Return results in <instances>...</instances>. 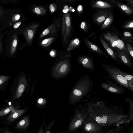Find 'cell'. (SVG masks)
I'll list each match as a JSON object with an SVG mask.
<instances>
[{
  "label": "cell",
  "mask_w": 133,
  "mask_h": 133,
  "mask_svg": "<svg viewBox=\"0 0 133 133\" xmlns=\"http://www.w3.org/2000/svg\"><path fill=\"white\" fill-rule=\"evenodd\" d=\"M69 69L70 65L67 61L61 62L54 68L53 71L54 76L57 77H61L65 75Z\"/></svg>",
  "instance_id": "obj_9"
},
{
  "label": "cell",
  "mask_w": 133,
  "mask_h": 133,
  "mask_svg": "<svg viewBox=\"0 0 133 133\" xmlns=\"http://www.w3.org/2000/svg\"><path fill=\"white\" fill-rule=\"evenodd\" d=\"M125 99L129 105V122L130 123L133 120V99L128 97Z\"/></svg>",
  "instance_id": "obj_17"
},
{
  "label": "cell",
  "mask_w": 133,
  "mask_h": 133,
  "mask_svg": "<svg viewBox=\"0 0 133 133\" xmlns=\"http://www.w3.org/2000/svg\"><path fill=\"white\" fill-rule=\"evenodd\" d=\"M21 23V22H17L14 25L13 27L15 29L17 28L20 26Z\"/></svg>",
  "instance_id": "obj_35"
},
{
  "label": "cell",
  "mask_w": 133,
  "mask_h": 133,
  "mask_svg": "<svg viewBox=\"0 0 133 133\" xmlns=\"http://www.w3.org/2000/svg\"><path fill=\"white\" fill-rule=\"evenodd\" d=\"M77 10L79 13H81L83 12V7L81 5H79L77 8Z\"/></svg>",
  "instance_id": "obj_36"
},
{
  "label": "cell",
  "mask_w": 133,
  "mask_h": 133,
  "mask_svg": "<svg viewBox=\"0 0 133 133\" xmlns=\"http://www.w3.org/2000/svg\"><path fill=\"white\" fill-rule=\"evenodd\" d=\"M117 5L121 9L127 14L131 15L132 14L133 9L129 6L118 3H117Z\"/></svg>",
  "instance_id": "obj_23"
},
{
  "label": "cell",
  "mask_w": 133,
  "mask_h": 133,
  "mask_svg": "<svg viewBox=\"0 0 133 133\" xmlns=\"http://www.w3.org/2000/svg\"><path fill=\"white\" fill-rule=\"evenodd\" d=\"M130 133H133V126H132L130 128Z\"/></svg>",
  "instance_id": "obj_44"
},
{
  "label": "cell",
  "mask_w": 133,
  "mask_h": 133,
  "mask_svg": "<svg viewBox=\"0 0 133 133\" xmlns=\"http://www.w3.org/2000/svg\"><path fill=\"white\" fill-rule=\"evenodd\" d=\"M10 78V77L9 76L0 75V85L7 82Z\"/></svg>",
  "instance_id": "obj_29"
},
{
  "label": "cell",
  "mask_w": 133,
  "mask_h": 133,
  "mask_svg": "<svg viewBox=\"0 0 133 133\" xmlns=\"http://www.w3.org/2000/svg\"><path fill=\"white\" fill-rule=\"evenodd\" d=\"M1 39H0V53L1 52Z\"/></svg>",
  "instance_id": "obj_47"
},
{
  "label": "cell",
  "mask_w": 133,
  "mask_h": 133,
  "mask_svg": "<svg viewBox=\"0 0 133 133\" xmlns=\"http://www.w3.org/2000/svg\"><path fill=\"white\" fill-rule=\"evenodd\" d=\"M3 13V10L1 9L0 8V16L2 15Z\"/></svg>",
  "instance_id": "obj_45"
},
{
  "label": "cell",
  "mask_w": 133,
  "mask_h": 133,
  "mask_svg": "<svg viewBox=\"0 0 133 133\" xmlns=\"http://www.w3.org/2000/svg\"><path fill=\"white\" fill-rule=\"evenodd\" d=\"M11 110L13 111V112L15 111L14 108L11 106H10L5 108L0 111V116H3L9 113Z\"/></svg>",
  "instance_id": "obj_26"
},
{
  "label": "cell",
  "mask_w": 133,
  "mask_h": 133,
  "mask_svg": "<svg viewBox=\"0 0 133 133\" xmlns=\"http://www.w3.org/2000/svg\"><path fill=\"white\" fill-rule=\"evenodd\" d=\"M102 66L108 75V77L114 80L120 85L133 91L129 87L128 82L122 75V71L119 68L106 64H103Z\"/></svg>",
  "instance_id": "obj_4"
},
{
  "label": "cell",
  "mask_w": 133,
  "mask_h": 133,
  "mask_svg": "<svg viewBox=\"0 0 133 133\" xmlns=\"http://www.w3.org/2000/svg\"><path fill=\"white\" fill-rule=\"evenodd\" d=\"M124 35L126 37H130L131 36V34L129 32H125L124 33Z\"/></svg>",
  "instance_id": "obj_38"
},
{
  "label": "cell",
  "mask_w": 133,
  "mask_h": 133,
  "mask_svg": "<svg viewBox=\"0 0 133 133\" xmlns=\"http://www.w3.org/2000/svg\"><path fill=\"white\" fill-rule=\"evenodd\" d=\"M43 102V99L42 98L39 99L38 101V103L40 104H42Z\"/></svg>",
  "instance_id": "obj_41"
},
{
  "label": "cell",
  "mask_w": 133,
  "mask_h": 133,
  "mask_svg": "<svg viewBox=\"0 0 133 133\" xmlns=\"http://www.w3.org/2000/svg\"><path fill=\"white\" fill-rule=\"evenodd\" d=\"M105 128L89 117L84 122L81 129L83 133H104Z\"/></svg>",
  "instance_id": "obj_6"
},
{
  "label": "cell",
  "mask_w": 133,
  "mask_h": 133,
  "mask_svg": "<svg viewBox=\"0 0 133 133\" xmlns=\"http://www.w3.org/2000/svg\"><path fill=\"white\" fill-rule=\"evenodd\" d=\"M122 75L127 81L128 83L133 84V76L126 72L122 71Z\"/></svg>",
  "instance_id": "obj_27"
},
{
  "label": "cell",
  "mask_w": 133,
  "mask_h": 133,
  "mask_svg": "<svg viewBox=\"0 0 133 133\" xmlns=\"http://www.w3.org/2000/svg\"><path fill=\"white\" fill-rule=\"evenodd\" d=\"M25 111V109L16 110L10 114L8 117L7 120L10 121H14L21 116Z\"/></svg>",
  "instance_id": "obj_15"
},
{
  "label": "cell",
  "mask_w": 133,
  "mask_h": 133,
  "mask_svg": "<svg viewBox=\"0 0 133 133\" xmlns=\"http://www.w3.org/2000/svg\"><path fill=\"white\" fill-rule=\"evenodd\" d=\"M80 27L81 29L83 30L85 32H86L87 31V26L86 23L84 22H83L80 25Z\"/></svg>",
  "instance_id": "obj_32"
},
{
  "label": "cell",
  "mask_w": 133,
  "mask_h": 133,
  "mask_svg": "<svg viewBox=\"0 0 133 133\" xmlns=\"http://www.w3.org/2000/svg\"><path fill=\"white\" fill-rule=\"evenodd\" d=\"M127 2H128L129 3H130L131 4L133 5V1L132 0H125Z\"/></svg>",
  "instance_id": "obj_43"
},
{
  "label": "cell",
  "mask_w": 133,
  "mask_h": 133,
  "mask_svg": "<svg viewBox=\"0 0 133 133\" xmlns=\"http://www.w3.org/2000/svg\"><path fill=\"white\" fill-rule=\"evenodd\" d=\"M80 41L78 38H76L72 40L69 43L67 50L70 51L77 47L79 45Z\"/></svg>",
  "instance_id": "obj_20"
},
{
  "label": "cell",
  "mask_w": 133,
  "mask_h": 133,
  "mask_svg": "<svg viewBox=\"0 0 133 133\" xmlns=\"http://www.w3.org/2000/svg\"><path fill=\"white\" fill-rule=\"evenodd\" d=\"M105 133H126L123 126H116L115 128L108 131Z\"/></svg>",
  "instance_id": "obj_21"
},
{
  "label": "cell",
  "mask_w": 133,
  "mask_h": 133,
  "mask_svg": "<svg viewBox=\"0 0 133 133\" xmlns=\"http://www.w3.org/2000/svg\"><path fill=\"white\" fill-rule=\"evenodd\" d=\"M127 49L131 56L133 57V49L131 45L129 43H128L127 45Z\"/></svg>",
  "instance_id": "obj_30"
},
{
  "label": "cell",
  "mask_w": 133,
  "mask_h": 133,
  "mask_svg": "<svg viewBox=\"0 0 133 133\" xmlns=\"http://www.w3.org/2000/svg\"><path fill=\"white\" fill-rule=\"evenodd\" d=\"M103 36L108 42L112 47L116 49L117 51H124L129 55V54L125 44L117 35L113 33L108 32L103 34Z\"/></svg>",
  "instance_id": "obj_5"
},
{
  "label": "cell",
  "mask_w": 133,
  "mask_h": 133,
  "mask_svg": "<svg viewBox=\"0 0 133 133\" xmlns=\"http://www.w3.org/2000/svg\"><path fill=\"white\" fill-rule=\"evenodd\" d=\"M49 8L52 12H53L55 11V8L53 5L51 4L49 6Z\"/></svg>",
  "instance_id": "obj_37"
},
{
  "label": "cell",
  "mask_w": 133,
  "mask_h": 133,
  "mask_svg": "<svg viewBox=\"0 0 133 133\" xmlns=\"http://www.w3.org/2000/svg\"><path fill=\"white\" fill-rule=\"evenodd\" d=\"M72 11L73 12H74L75 11V10L74 9H72Z\"/></svg>",
  "instance_id": "obj_49"
},
{
  "label": "cell",
  "mask_w": 133,
  "mask_h": 133,
  "mask_svg": "<svg viewBox=\"0 0 133 133\" xmlns=\"http://www.w3.org/2000/svg\"><path fill=\"white\" fill-rule=\"evenodd\" d=\"M84 41L86 45L91 51L96 53L100 55H103L108 58L106 54L98 46L86 38L84 39Z\"/></svg>",
  "instance_id": "obj_14"
},
{
  "label": "cell",
  "mask_w": 133,
  "mask_h": 133,
  "mask_svg": "<svg viewBox=\"0 0 133 133\" xmlns=\"http://www.w3.org/2000/svg\"><path fill=\"white\" fill-rule=\"evenodd\" d=\"M101 87L102 89L108 92L115 94H122L125 92V89L122 87L109 80L102 83Z\"/></svg>",
  "instance_id": "obj_8"
},
{
  "label": "cell",
  "mask_w": 133,
  "mask_h": 133,
  "mask_svg": "<svg viewBox=\"0 0 133 133\" xmlns=\"http://www.w3.org/2000/svg\"><path fill=\"white\" fill-rule=\"evenodd\" d=\"M100 38L104 48L109 55L118 63L121 64V62L118 58L117 52L112 49L102 38L100 37Z\"/></svg>",
  "instance_id": "obj_13"
},
{
  "label": "cell",
  "mask_w": 133,
  "mask_h": 133,
  "mask_svg": "<svg viewBox=\"0 0 133 133\" xmlns=\"http://www.w3.org/2000/svg\"><path fill=\"white\" fill-rule=\"evenodd\" d=\"M18 43L17 36L15 34L13 36L11 40V44L10 49V54L12 56L15 53L16 50Z\"/></svg>",
  "instance_id": "obj_19"
},
{
  "label": "cell",
  "mask_w": 133,
  "mask_h": 133,
  "mask_svg": "<svg viewBox=\"0 0 133 133\" xmlns=\"http://www.w3.org/2000/svg\"><path fill=\"white\" fill-rule=\"evenodd\" d=\"M21 17L20 15L19 14H16L14 15L12 17L11 21L12 22H14L18 21Z\"/></svg>",
  "instance_id": "obj_31"
},
{
  "label": "cell",
  "mask_w": 133,
  "mask_h": 133,
  "mask_svg": "<svg viewBox=\"0 0 133 133\" xmlns=\"http://www.w3.org/2000/svg\"><path fill=\"white\" fill-rule=\"evenodd\" d=\"M38 133H44V131L43 126L41 125V126L39 129Z\"/></svg>",
  "instance_id": "obj_39"
},
{
  "label": "cell",
  "mask_w": 133,
  "mask_h": 133,
  "mask_svg": "<svg viewBox=\"0 0 133 133\" xmlns=\"http://www.w3.org/2000/svg\"><path fill=\"white\" fill-rule=\"evenodd\" d=\"M4 133H11L9 132L7 130H6L4 132Z\"/></svg>",
  "instance_id": "obj_48"
},
{
  "label": "cell",
  "mask_w": 133,
  "mask_h": 133,
  "mask_svg": "<svg viewBox=\"0 0 133 133\" xmlns=\"http://www.w3.org/2000/svg\"><path fill=\"white\" fill-rule=\"evenodd\" d=\"M108 14L107 12H104L100 15H99L95 19L96 22L98 24L102 23L105 19L106 17L108 16Z\"/></svg>",
  "instance_id": "obj_25"
},
{
  "label": "cell",
  "mask_w": 133,
  "mask_h": 133,
  "mask_svg": "<svg viewBox=\"0 0 133 133\" xmlns=\"http://www.w3.org/2000/svg\"><path fill=\"white\" fill-rule=\"evenodd\" d=\"M35 12L37 14H40L41 13V10L38 7H36L34 10Z\"/></svg>",
  "instance_id": "obj_34"
},
{
  "label": "cell",
  "mask_w": 133,
  "mask_h": 133,
  "mask_svg": "<svg viewBox=\"0 0 133 133\" xmlns=\"http://www.w3.org/2000/svg\"><path fill=\"white\" fill-rule=\"evenodd\" d=\"M89 116L87 109L84 105H78L75 109L74 115L70 122L68 131L72 132H77L82 128Z\"/></svg>",
  "instance_id": "obj_3"
},
{
  "label": "cell",
  "mask_w": 133,
  "mask_h": 133,
  "mask_svg": "<svg viewBox=\"0 0 133 133\" xmlns=\"http://www.w3.org/2000/svg\"><path fill=\"white\" fill-rule=\"evenodd\" d=\"M113 16L112 14H110L106 18L101 27L102 29H104L107 28L112 22Z\"/></svg>",
  "instance_id": "obj_24"
},
{
  "label": "cell",
  "mask_w": 133,
  "mask_h": 133,
  "mask_svg": "<svg viewBox=\"0 0 133 133\" xmlns=\"http://www.w3.org/2000/svg\"><path fill=\"white\" fill-rule=\"evenodd\" d=\"M23 34L27 42H30L34 37V33L33 31L31 29H27L24 31Z\"/></svg>",
  "instance_id": "obj_22"
},
{
  "label": "cell",
  "mask_w": 133,
  "mask_h": 133,
  "mask_svg": "<svg viewBox=\"0 0 133 133\" xmlns=\"http://www.w3.org/2000/svg\"></svg>",
  "instance_id": "obj_50"
},
{
  "label": "cell",
  "mask_w": 133,
  "mask_h": 133,
  "mask_svg": "<svg viewBox=\"0 0 133 133\" xmlns=\"http://www.w3.org/2000/svg\"><path fill=\"white\" fill-rule=\"evenodd\" d=\"M54 39L53 38H48L44 40L42 42V45L44 46H46L50 45Z\"/></svg>",
  "instance_id": "obj_28"
},
{
  "label": "cell",
  "mask_w": 133,
  "mask_h": 133,
  "mask_svg": "<svg viewBox=\"0 0 133 133\" xmlns=\"http://www.w3.org/2000/svg\"><path fill=\"white\" fill-rule=\"evenodd\" d=\"M71 23L70 15L69 14H65L62 21V33L64 41L66 44L68 42L71 30Z\"/></svg>",
  "instance_id": "obj_7"
},
{
  "label": "cell",
  "mask_w": 133,
  "mask_h": 133,
  "mask_svg": "<svg viewBox=\"0 0 133 133\" xmlns=\"http://www.w3.org/2000/svg\"><path fill=\"white\" fill-rule=\"evenodd\" d=\"M119 61L128 68L133 70V65L130 61L129 55L123 51L117 52Z\"/></svg>",
  "instance_id": "obj_12"
},
{
  "label": "cell",
  "mask_w": 133,
  "mask_h": 133,
  "mask_svg": "<svg viewBox=\"0 0 133 133\" xmlns=\"http://www.w3.org/2000/svg\"><path fill=\"white\" fill-rule=\"evenodd\" d=\"M78 62L85 69L93 72L95 70L94 60L91 57L85 56H79Z\"/></svg>",
  "instance_id": "obj_10"
},
{
  "label": "cell",
  "mask_w": 133,
  "mask_h": 133,
  "mask_svg": "<svg viewBox=\"0 0 133 133\" xmlns=\"http://www.w3.org/2000/svg\"><path fill=\"white\" fill-rule=\"evenodd\" d=\"M69 9H68V7L67 6H66L64 7V9L63 10V12L64 13H66L68 11Z\"/></svg>",
  "instance_id": "obj_40"
},
{
  "label": "cell",
  "mask_w": 133,
  "mask_h": 133,
  "mask_svg": "<svg viewBox=\"0 0 133 133\" xmlns=\"http://www.w3.org/2000/svg\"><path fill=\"white\" fill-rule=\"evenodd\" d=\"M27 85V81L25 77L24 76L20 78L14 96V98L20 97L23 94Z\"/></svg>",
  "instance_id": "obj_11"
},
{
  "label": "cell",
  "mask_w": 133,
  "mask_h": 133,
  "mask_svg": "<svg viewBox=\"0 0 133 133\" xmlns=\"http://www.w3.org/2000/svg\"><path fill=\"white\" fill-rule=\"evenodd\" d=\"M124 27L126 28H132L133 27V21L128 23L124 26Z\"/></svg>",
  "instance_id": "obj_33"
},
{
  "label": "cell",
  "mask_w": 133,
  "mask_h": 133,
  "mask_svg": "<svg viewBox=\"0 0 133 133\" xmlns=\"http://www.w3.org/2000/svg\"><path fill=\"white\" fill-rule=\"evenodd\" d=\"M94 85L90 77L85 75L81 77L73 88L70 96V101L75 105L91 91Z\"/></svg>",
  "instance_id": "obj_2"
},
{
  "label": "cell",
  "mask_w": 133,
  "mask_h": 133,
  "mask_svg": "<svg viewBox=\"0 0 133 133\" xmlns=\"http://www.w3.org/2000/svg\"><path fill=\"white\" fill-rule=\"evenodd\" d=\"M30 122L29 118L28 116H26L17 124L16 128L18 129H25L29 125Z\"/></svg>",
  "instance_id": "obj_16"
},
{
  "label": "cell",
  "mask_w": 133,
  "mask_h": 133,
  "mask_svg": "<svg viewBox=\"0 0 133 133\" xmlns=\"http://www.w3.org/2000/svg\"><path fill=\"white\" fill-rule=\"evenodd\" d=\"M92 6L95 8L106 9L110 8L112 6L107 2L101 1H97L93 4Z\"/></svg>",
  "instance_id": "obj_18"
},
{
  "label": "cell",
  "mask_w": 133,
  "mask_h": 133,
  "mask_svg": "<svg viewBox=\"0 0 133 133\" xmlns=\"http://www.w3.org/2000/svg\"><path fill=\"white\" fill-rule=\"evenodd\" d=\"M50 55L52 56H54L55 55V53L53 51H51L50 52Z\"/></svg>",
  "instance_id": "obj_42"
},
{
  "label": "cell",
  "mask_w": 133,
  "mask_h": 133,
  "mask_svg": "<svg viewBox=\"0 0 133 133\" xmlns=\"http://www.w3.org/2000/svg\"><path fill=\"white\" fill-rule=\"evenodd\" d=\"M84 105L87 107L89 117L105 128L119 126L124 124L126 127L130 123L129 115L123 111L122 107L109 105L104 101L86 100Z\"/></svg>",
  "instance_id": "obj_1"
},
{
  "label": "cell",
  "mask_w": 133,
  "mask_h": 133,
  "mask_svg": "<svg viewBox=\"0 0 133 133\" xmlns=\"http://www.w3.org/2000/svg\"><path fill=\"white\" fill-rule=\"evenodd\" d=\"M44 132V133H51L50 131L47 129L45 130Z\"/></svg>",
  "instance_id": "obj_46"
}]
</instances>
